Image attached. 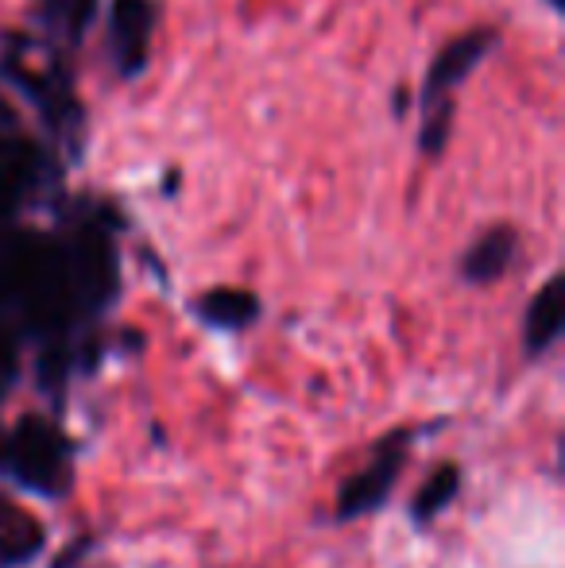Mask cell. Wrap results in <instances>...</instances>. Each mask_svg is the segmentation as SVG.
I'll list each match as a JSON object with an SVG mask.
<instances>
[{"instance_id":"1","label":"cell","mask_w":565,"mask_h":568,"mask_svg":"<svg viewBox=\"0 0 565 568\" xmlns=\"http://www.w3.org/2000/svg\"><path fill=\"white\" fill-rule=\"evenodd\" d=\"M500 31L496 28H473L465 36L450 39L442 51L434 54L426 70L423 93H418V113H423V124H418V148L423 155L437 159L450 143V128H453V93L465 85V78L496 51Z\"/></svg>"},{"instance_id":"2","label":"cell","mask_w":565,"mask_h":568,"mask_svg":"<svg viewBox=\"0 0 565 568\" xmlns=\"http://www.w3.org/2000/svg\"><path fill=\"white\" fill-rule=\"evenodd\" d=\"M4 468L20 487L36 495H62L70 484L67 437L43 418H23L4 442Z\"/></svg>"},{"instance_id":"3","label":"cell","mask_w":565,"mask_h":568,"mask_svg":"<svg viewBox=\"0 0 565 568\" xmlns=\"http://www.w3.org/2000/svg\"><path fill=\"white\" fill-rule=\"evenodd\" d=\"M155 12V0H113V12H109V51H113L121 78H140L143 67H148Z\"/></svg>"},{"instance_id":"4","label":"cell","mask_w":565,"mask_h":568,"mask_svg":"<svg viewBox=\"0 0 565 568\" xmlns=\"http://www.w3.org/2000/svg\"><path fill=\"white\" fill-rule=\"evenodd\" d=\"M400 468H403V445L400 442L384 445V449L376 453V460H372L361 476H353L345 487H341L337 518H361V515H369V510L384 507L395 479H400Z\"/></svg>"},{"instance_id":"5","label":"cell","mask_w":565,"mask_h":568,"mask_svg":"<svg viewBox=\"0 0 565 568\" xmlns=\"http://www.w3.org/2000/svg\"><path fill=\"white\" fill-rule=\"evenodd\" d=\"M512 260H515V232L507 225H500V229L484 232V236L468 247L465 260H461V275H465V283H476V286L496 283V278L512 267Z\"/></svg>"},{"instance_id":"6","label":"cell","mask_w":565,"mask_h":568,"mask_svg":"<svg viewBox=\"0 0 565 568\" xmlns=\"http://www.w3.org/2000/svg\"><path fill=\"white\" fill-rule=\"evenodd\" d=\"M43 549V526L16 503L0 499V565H28Z\"/></svg>"},{"instance_id":"7","label":"cell","mask_w":565,"mask_h":568,"mask_svg":"<svg viewBox=\"0 0 565 568\" xmlns=\"http://www.w3.org/2000/svg\"><path fill=\"white\" fill-rule=\"evenodd\" d=\"M562 325H565L562 278L554 275L551 283L535 294V302H531V310H527V322H523V344H527L531 356L551 348V344L562 337Z\"/></svg>"},{"instance_id":"8","label":"cell","mask_w":565,"mask_h":568,"mask_svg":"<svg viewBox=\"0 0 565 568\" xmlns=\"http://www.w3.org/2000/svg\"><path fill=\"white\" fill-rule=\"evenodd\" d=\"M198 317H202L205 325H213V329H244V325H252L260 317V302L256 294L249 291H210L198 298Z\"/></svg>"},{"instance_id":"9","label":"cell","mask_w":565,"mask_h":568,"mask_svg":"<svg viewBox=\"0 0 565 568\" xmlns=\"http://www.w3.org/2000/svg\"><path fill=\"white\" fill-rule=\"evenodd\" d=\"M461 487V476L453 464H442V468L434 471V476L426 479V487L418 491L415 507H411V515H415V523H430V518L437 515V510H445L453 503V495H457Z\"/></svg>"},{"instance_id":"10","label":"cell","mask_w":565,"mask_h":568,"mask_svg":"<svg viewBox=\"0 0 565 568\" xmlns=\"http://www.w3.org/2000/svg\"><path fill=\"white\" fill-rule=\"evenodd\" d=\"M546 4H551L554 12H565V0H546Z\"/></svg>"}]
</instances>
